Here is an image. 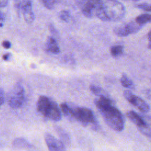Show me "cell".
Returning <instances> with one entry per match:
<instances>
[{
  "label": "cell",
  "mask_w": 151,
  "mask_h": 151,
  "mask_svg": "<svg viewBox=\"0 0 151 151\" xmlns=\"http://www.w3.org/2000/svg\"><path fill=\"white\" fill-rule=\"evenodd\" d=\"M126 116L137 127L139 130L143 134L151 137V128L140 115L134 111L130 110L127 112Z\"/></svg>",
  "instance_id": "obj_7"
},
{
  "label": "cell",
  "mask_w": 151,
  "mask_h": 151,
  "mask_svg": "<svg viewBox=\"0 0 151 151\" xmlns=\"http://www.w3.org/2000/svg\"><path fill=\"white\" fill-rule=\"evenodd\" d=\"M125 7L114 0L96 1L94 16L103 21H118L125 15Z\"/></svg>",
  "instance_id": "obj_3"
},
{
  "label": "cell",
  "mask_w": 151,
  "mask_h": 151,
  "mask_svg": "<svg viewBox=\"0 0 151 151\" xmlns=\"http://www.w3.org/2000/svg\"><path fill=\"white\" fill-rule=\"evenodd\" d=\"M120 83L122 85L127 88H132L133 87V82L127 77L126 74H123L121 78H120Z\"/></svg>",
  "instance_id": "obj_18"
},
{
  "label": "cell",
  "mask_w": 151,
  "mask_h": 151,
  "mask_svg": "<svg viewBox=\"0 0 151 151\" xmlns=\"http://www.w3.org/2000/svg\"><path fill=\"white\" fill-rule=\"evenodd\" d=\"M2 45L3 47H4V48H6V49H9V48H10L11 47V42H10L9 41H6V40L2 42Z\"/></svg>",
  "instance_id": "obj_23"
},
{
  "label": "cell",
  "mask_w": 151,
  "mask_h": 151,
  "mask_svg": "<svg viewBox=\"0 0 151 151\" xmlns=\"http://www.w3.org/2000/svg\"><path fill=\"white\" fill-rule=\"evenodd\" d=\"M12 146L15 149H23L31 148L33 145L25 138L18 137L12 142Z\"/></svg>",
  "instance_id": "obj_13"
},
{
  "label": "cell",
  "mask_w": 151,
  "mask_h": 151,
  "mask_svg": "<svg viewBox=\"0 0 151 151\" xmlns=\"http://www.w3.org/2000/svg\"><path fill=\"white\" fill-rule=\"evenodd\" d=\"M147 39H148V48L151 49V29L149 31L147 34Z\"/></svg>",
  "instance_id": "obj_24"
},
{
  "label": "cell",
  "mask_w": 151,
  "mask_h": 151,
  "mask_svg": "<svg viewBox=\"0 0 151 151\" xmlns=\"http://www.w3.org/2000/svg\"><path fill=\"white\" fill-rule=\"evenodd\" d=\"M123 94L130 103L136 107L142 112L147 113L150 110L149 105L141 97L133 94L130 90H124Z\"/></svg>",
  "instance_id": "obj_9"
},
{
  "label": "cell",
  "mask_w": 151,
  "mask_h": 151,
  "mask_svg": "<svg viewBox=\"0 0 151 151\" xmlns=\"http://www.w3.org/2000/svg\"><path fill=\"white\" fill-rule=\"evenodd\" d=\"M44 139L49 151H67L64 144L52 134L46 133Z\"/></svg>",
  "instance_id": "obj_10"
},
{
  "label": "cell",
  "mask_w": 151,
  "mask_h": 151,
  "mask_svg": "<svg viewBox=\"0 0 151 151\" xmlns=\"http://www.w3.org/2000/svg\"><path fill=\"white\" fill-rule=\"evenodd\" d=\"M55 130L61 139V141L65 145H70L71 140L68 134L63 129H62L59 127H56Z\"/></svg>",
  "instance_id": "obj_14"
},
{
  "label": "cell",
  "mask_w": 151,
  "mask_h": 151,
  "mask_svg": "<svg viewBox=\"0 0 151 151\" xmlns=\"http://www.w3.org/2000/svg\"><path fill=\"white\" fill-rule=\"evenodd\" d=\"M135 21L137 24L141 25H143L144 24L147 22H151V14H141L136 18Z\"/></svg>",
  "instance_id": "obj_15"
},
{
  "label": "cell",
  "mask_w": 151,
  "mask_h": 151,
  "mask_svg": "<svg viewBox=\"0 0 151 151\" xmlns=\"http://www.w3.org/2000/svg\"><path fill=\"white\" fill-rule=\"evenodd\" d=\"M5 93L2 88H0V106L5 102Z\"/></svg>",
  "instance_id": "obj_22"
},
{
  "label": "cell",
  "mask_w": 151,
  "mask_h": 151,
  "mask_svg": "<svg viewBox=\"0 0 151 151\" xmlns=\"http://www.w3.org/2000/svg\"><path fill=\"white\" fill-rule=\"evenodd\" d=\"M9 54H4V55H3V59L4 60H8V58H9Z\"/></svg>",
  "instance_id": "obj_26"
},
{
  "label": "cell",
  "mask_w": 151,
  "mask_h": 151,
  "mask_svg": "<svg viewBox=\"0 0 151 151\" xmlns=\"http://www.w3.org/2000/svg\"><path fill=\"white\" fill-rule=\"evenodd\" d=\"M142 27L143 25L137 24L135 21H133L116 27L114 28L113 31L117 36L123 37L132 34L136 33Z\"/></svg>",
  "instance_id": "obj_8"
},
{
  "label": "cell",
  "mask_w": 151,
  "mask_h": 151,
  "mask_svg": "<svg viewBox=\"0 0 151 151\" xmlns=\"http://www.w3.org/2000/svg\"><path fill=\"white\" fill-rule=\"evenodd\" d=\"M45 48L47 51L54 54H57L60 52V49L56 40L51 36L48 37L47 39L45 42Z\"/></svg>",
  "instance_id": "obj_12"
},
{
  "label": "cell",
  "mask_w": 151,
  "mask_h": 151,
  "mask_svg": "<svg viewBox=\"0 0 151 151\" xmlns=\"http://www.w3.org/2000/svg\"><path fill=\"white\" fill-rule=\"evenodd\" d=\"M15 7L18 13L22 12L24 19L27 24L34 22L35 15L32 11L31 1H15Z\"/></svg>",
  "instance_id": "obj_6"
},
{
  "label": "cell",
  "mask_w": 151,
  "mask_h": 151,
  "mask_svg": "<svg viewBox=\"0 0 151 151\" xmlns=\"http://www.w3.org/2000/svg\"><path fill=\"white\" fill-rule=\"evenodd\" d=\"M8 1L6 0H0V8L5 7L8 5Z\"/></svg>",
  "instance_id": "obj_25"
},
{
  "label": "cell",
  "mask_w": 151,
  "mask_h": 151,
  "mask_svg": "<svg viewBox=\"0 0 151 151\" xmlns=\"http://www.w3.org/2000/svg\"><path fill=\"white\" fill-rule=\"evenodd\" d=\"M135 6L137 8L142 9L147 12H151V4L148 3H140L136 4Z\"/></svg>",
  "instance_id": "obj_20"
},
{
  "label": "cell",
  "mask_w": 151,
  "mask_h": 151,
  "mask_svg": "<svg viewBox=\"0 0 151 151\" xmlns=\"http://www.w3.org/2000/svg\"><path fill=\"white\" fill-rule=\"evenodd\" d=\"M146 96L148 98H150L151 97V90H148L147 93H146Z\"/></svg>",
  "instance_id": "obj_28"
},
{
  "label": "cell",
  "mask_w": 151,
  "mask_h": 151,
  "mask_svg": "<svg viewBox=\"0 0 151 151\" xmlns=\"http://www.w3.org/2000/svg\"><path fill=\"white\" fill-rule=\"evenodd\" d=\"M58 17L62 21L64 22H68L70 19V13L68 11L62 10L58 14Z\"/></svg>",
  "instance_id": "obj_19"
},
{
  "label": "cell",
  "mask_w": 151,
  "mask_h": 151,
  "mask_svg": "<svg viewBox=\"0 0 151 151\" xmlns=\"http://www.w3.org/2000/svg\"><path fill=\"white\" fill-rule=\"evenodd\" d=\"M42 2L45 7L49 9H52L54 8L57 1L53 0H43Z\"/></svg>",
  "instance_id": "obj_21"
},
{
  "label": "cell",
  "mask_w": 151,
  "mask_h": 151,
  "mask_svg": "<svg viewBox=\"0 0 151 151\" xmlns=\"http://www.w3.org/2000/svg\"><path fill=\"white\" fill-rule=\"evenodd\" d=\"M25 100V90L19 84H15L9 91L7 95L8 105L12 109L21 107Z\"/></svg>",
  "instance_id": "obj_5"
},
{
  "label": "cell",
  "mask_w": 151,
  "mask_h": 151,
  "mask_svg": "<svg viewBox=\"0 0 151 151\" xmlns=\"http://www.w3.org/2000/svg\"><path fill=\"white\" fill-rule=\"evenodd\" d=\"M37 109L40 113L51 120L57 122L61 119V111L57 103L45 96L38 98Z\"/></svg>",
  "instance_id": "obj_4"
},
{
  "label": "cell",
  "mask_w": 151,
  "mask_h": 151,
  "mask_svg": "<svg viewBox=\"0 0 151 151\" xmlns=\"http://www.w3.org/2000/svg\"><path fill=\"white\" fill-rule=\"evenodd\" d=\"M90 90L94 94H95L99 97L109 96L106 94V93L104 91V90L99 86H95V85H91L90 86Z\"/></svg>",
  "instance_id": "obj_17"
},
{
  "label": "cell",
  "mask_w": 151,
  "mask_h": 151,
  "mask_svg": "<svg viewBox=\"0 0 151 151\" xmlns=\"http://www.w3.org/2000/svg\"><path fill=\"white\" fill-rule=\"evenodd\" d=\"M61 111L70 120H76L84 126H90L97 130L99 127L98 122L93 111L90 109L79 107L70 103H63L60 105Z\"/></svg>",
  "instance_id": "obj_2"
},
{
  "label": "cell",
  "mask_w": 151,
  "mask_h": 151,
  "mask_svg": "<svg viewBox=\"0 0 151 151\" xmlns=\"http://www.w3.org/2000/svg\"><path fill=\"white\" fill-rule=\"evenodd\" d=\"M96 0H90L82 1L80 5V8L83 14L87 18L94 17V11Z\"/></svg>",
  "instance_id": "obj_11"
},
{
  "label": "cell",
  "mask_w": 151,
  "mask_h": 151,
  "mask_svg": "<svg viewBox=\"0 0 151 151\" xmlns=\"http://www.w3.org/2000/svg\"><path fill=\"white\" fill-rule=\"evenodd\" d=\"M94 102L104 122L111 129L117 132L124 129V117L109 96L99 97Z\"/></svg>",
  "instance_id": "obj_1"
},
{
  "label": "cell",
  "mask_w": 151,
  "mask_h": 151,
  "mask_svg": "<svg viewBox=\"0 0 151 151\" xmlns=\"http://www.w3.org/2000/svg\"><path fill=\"white\" fill-rule=\"evenodd\" d=\"M123 46L122 45H114L110 48V54L113 57H118L123 53Z\"/></svg>",
  "instance_id": "obj_16"
},
{
  "label": "cell",
  "mask_w": 151,
  "mask_h": 151,
  "mask_svg": "<svg viewBox=\"0 0 151 151\" xmlns=\"http://www.w3.org/2000/svg\"><path fill=\"white\" fill-rule=\"evenodd\" d=\"M5 20V17L3 14L0 11V21H4Z\"/></svg>",
  "instance_id": "obj_27"
}]
</instances>
